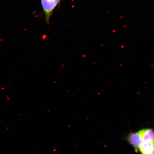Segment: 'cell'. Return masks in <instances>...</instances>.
Returning a JSON list of instances; mask_svg holds the SVG:
<instances>
[{"instance_id":"5b68a950","label":"cell","mask_w":154,"mask_h":154,"mask_svg":"<svg viewBox=\"0 0 154 154\" xmlns=\"http://www.w3.org/2000/svg\"><path fill=\"white\" fill-rule=\"evenodd\" d=\"M154 154V153H152V154Z\"/></svg>"},{"instance_id":"7a4b0ae2","label":"cell","mask_w":154,"mask_h":154,"mask_svg":"<svg viewBox=\"0 0 154 154\" xmlns=\"http://www.w3.org/2000/svg\"><path fill=\"white\" fill-rule=\"evenodd\" d=\"M128 143L134 148L136 152L139 151L140 146L142 143V140L139 132L131 133L127 137Z\"/></svg>"},{"instance_id":"3957f363","label":"cell","mask_w":154,"mask_h":154,"mask_svg":"<svg viewBox=\"0 0 154 154\" xmlns=\"http://www.w3.org/2000/svg\"><path fill=\"white\" fill-rule=\"evenodd\" d=\"M142 154H151L154 152V141L144 142L140 146L139 150Z\"/></svg>"},{"instance_id":"6da1fadb","label":"cell","mask_w":154,"mask_h":154,"mask_svg":"<svg viewBox=\"0 0 154 154\" xmlns=\"http://www.w3.org/2000/svg\"><path fill=\"white\" fill-rule=\"evenodd\" d=\"M61 1V0H41L45 21L48 25H49L50 18L53 14L54 10L59 5Z\"/></svg>"},{"instance_id":"277c9868","label":"cell","mask_w":154,"mask_h":154,"mask_svg":"<svg viewBox=\"0 0 154 154\" xmlns=\"http://www.w3.org/2000/svg\"><path fill=\"white\" fill-rule=\"evenodd\" d=\"M143 142L154 141V132L151 128L144 129L138 131Z\"/></svg>"}]
</instances>
